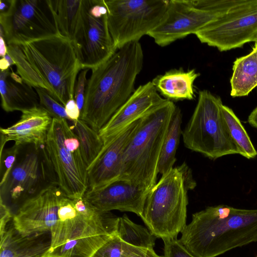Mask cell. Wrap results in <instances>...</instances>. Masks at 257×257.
Segmentation results:
<instances>
[{"mask_svg": "<svg viewBox=\"0 0 257 257\" xmlns=\"http://www.w3.org/2000/svg\"><path fill=\"white\" fill-rule=\"evenodd\" d=\"M144 53L139 41L124 45L91 69L80 119L99 132L135 90Z\"/></svg>", "mask_w": 257, "mask_h": 257, "instance_id": "obj_1", "label": "cell"}, {"mask_svg": "<svg viewBox=\"0 0 257 257\" xmlns=\"http://www.w3.org/2000/svg\"><path fill=\"white\" fill-rule=\"evenodd\" d=\"M181 233L180 241L197 257H216L257 242V209L208 206L193 214Z\"/></svg>", "mask_w": 257, "mask_h": 257, "instance_id": "obj_2", "label": "cell"}, {"mask_svg": "<svg viewBox=\"0 0 257 257\" xmlns=\"http://www.w3.org/2000/svg\"><path fill=\"white\" fill-rule=\"evenodd\" d=\"M176 107L166 99L139 119L124 149L118 179L149 189L155 185L162 145Z\"/></svg>", "mask_w": 257, "mask_h": 257, "instance_id": "obj_3", "label": "cell"}, {"mask_svg": "<svg viewBox=\"0 0 257 257\" xmlns=\"http://www.w3.org/2000/svg\"><path fill=\"white\" fill-rule=\"evenodd\" d=\"M196 186L184 163L162 175L150 189L140 217L157 238H177L186 225L188 192Z\"/></svg>", "mask_w": 257, "mask_h": 257, "instance_id": "obj_4", "label": "cell"}, {"mask_svg": "<svg viewBox=\"0 0 257 257\" xmlns=\"http://www.w3.org/2000/svg\"><path fill=\"white\" fill-rule=\"evenodd\" d=\"M20 46L49 93L65 106L69 99L74 98L76 81L82 69L74 43L55 34Z\"/></svg>", "mask_w": 257, "mask_h": 257, "instance_id": "obj_5", "label": "cell"}, {"mask_svg": "<svg viewBox=\"0 0 257 257\" xmlns=\"http://www.w3.org/2000/svg\"><path fill=\"white\" fill-rule=\"evenodd\" d=\"M55 183L72 199L88 190V167L79 140L68 120L53 118L44 146Z\"/></svg>", "mask_w": 257, "mask_h": 257, "instance_id": "obj_6", "label": "cell"}, {"mask_svg": "<svg viewBox=\"0 0 257 257\" xmlns=\"http://www.w3.org/2000/svg\"><path fill=\"white\" fill-rule=\"evenodd\" d=\"M222 105L221 98L209 91H199L193 113L182 132L186 148L212 160L239 154L223 115Z\"/></svg>", "mask_w": 257, "mask_h": 257, "instance_id": "obj_7", "label": "cell"}, {"mask_svg": "<svg viewBox=\"0 0 257 257\" xmlns=\"http://www.w3.org/2000/svg\"><path fill=\"white\" fill-rule=\"evenodd\" d=\"M109 31L116 49L136 41L162 21L169 0H103Z\"/></svg>", "mask_w": 257, "mask_h": 257, "instance_id": "obj_8", "label": "cell"}, {"mask_svg": "<svg viewBox=\"0 0 257 257\" xmlns=\"http://www.w3.org/2000/svg\"><path fill=\"white\" fill-rule=\"evenodd\" d=\"M0 14V33L7 45L58 34L47 0H8Z\"/></svg>", "mask_w": 257, "mask_h": 257, "instance_id": "obj_9", "label": "cell"}, {"mask_svg": "<svg viewBox=\"0 0 257 257\" xmlns=\"http://www.w3.org/2000/svg\"><path fill=\"white\" fill-rule=\"evenodd\" d=\"M202 43L221 52L257 39V0H244L195 34Z\"/></svg>", "mask_w": 257, "mask_h": 257, "instance_id": "obj_10", "label": "cell"}, {"mask_svg": "<svg viewBox=\"0 0 257 257\" xmlns=\"http://www.w3.org/2000/svg\"><path fill=\"white\" fill-rule=\"evenodd\" d=\"M220 16L211 10L209 0H169L162 21L148 36L158 45L165 47L195 35Z\"/></svg>", "mask_w": 257, "mask_h": 257, "instance_id": "obj_11", "label": "cell"}, {"mask_svg": "<svg viewBox=\"0 0 257 257\" xmlns=\"http://www.w3.org/2000/svg\"><path fill=\"white\" fill-rule=\"evenodd\" d=\"M118 217L95 208L84 198L74 201L64 193L59 203L58 218L51 231L50 248H56L96 227L116 224Z\"/></svg>", "mask_w": 257, "mask_h": 257, "instance_id": "obj_12", "label": "cell"}, {"mask_svg": "<svg viewBox=\"0 0 257 257\" xmlns=\"http://www.w3.org/2000/svg\"><path fill=\"white\" fill-rule=\"evenodd\" d=\"M75 48L82 69H89L117 50L109 31L103 0H86L81 35Z\"/></svg>", "mask_w": 257, "mask_h": 257, "instance_id": "obj_13", "label": "cell"}, {"mask_svg": "<svg viewBox=\"0 0 257 257\" xmlns=\"http://www.w3.org/2000/svg\"><path fill=\"white\" fill-rule=\"evenodd\" d=\"M64 192L51 184L24 201L13 215V226L23 236L50 232Z\"/></svg>", "mask_w": 257, "mask_h": 257, "instance_id": "obj_14", "label": "cell"}, {"mask_svg": "<svg viewBox=\"0 0 257 257\" xmlns=\"http://www.w3.org/2000/svg\"><path fill=\"white\" fill-rule=\"evenodd\" d=\"M44 148H36L28 153L24 158L16 164L6 180L0 185L1 198L12 202H23L43 188L42 183L46 178L47 158L43 159Z\"/></svg>", "mask_w": 257, "mask_h": 257, "instance_id": "obj_15", "label": "cell"}, {"mask_svg": "<svg viewBox=\"0 0 257 257\" xmlns=\"http://www.w3.org/2000/svg\"><path fill=\"white\" fill-rule=\"evenodd\" d=\"M166 99L160 95L152 81L138 87L98 132L103 143V148L126 127Z\"/></svg>", "mask_w": 257, "mask_h": 257, "instance_id": "obj_16", "label": "cell"}, {"mask_svg": "<svg viewBox=\"0 0 257 257\" xmlns=\"http://www.w3.org/2000/svg\"><path fill=\"white\" fill-rule=\"evenodd\" d=\"M150 189L128 180L117 179L97 190H87L84 198L102 211L117 210L141 216Z\"/></svg>", "mask_w": 257, "mask_h": 257, "instance_id": "obj_17", "label": "cell"}, {"mask_svg": "<svg viewBox=\"0 0 257 257\" xmlns=\"http://www.w3.org/2000/svg\"><path fill=\"white\" fill-rule=\"evenodd\" d=\"M139 121V119L118 134L102 149L97 158L88 167V190L100 189L119 179L124 149L134 134Z\"/></svg>", "mask_w": 257, "mask_h": 257, "instance_id": "obj_18", "label": "cell"}, {"mask_svg": "<svg viewBox=\"0 0 257 257\" xmlns=\"http://www.w3.org/2000/svg\"><path fill=\"white\" fill-rule=\"evenodd\" d=\"M22 112L20 119L14 124L1 128V135L17 146L33 144L36 148H44L53 118L40 105Z\"/></svg>", "mask_w": 257, "mask_h": 257, "instance_id": "obj_19", "label": "cell"}, {"mask_svg": "<svg viewBox=\"0 0 257 257\" xmlns=\"http://www.w3.org/2000/svg\"><path fill=\"white\" fill-rule=\"evenodd\" d=\"M86 0H47L57 34L76 45L82 30Z\"/></svg>", "mask_w": 257, "mask_h": 257, "instance_id": "obj_20", "label": "cell"}, {"mask_svg": "<svg viewBox=\"0 0 257 257\" xmlns=\"http://www.w3.org/2000/svg\"><path fill=\"white\" fill-rule=\"evenodd\" d=\"M0 236V257H42L51 245L50 232L23 236L13 225Z\"/></svg>", "mask_w": 257, "mask_h": 257, "instance_id": "obj_21", "label": "cell"}, {"mask_svg": "<svg viewBox=\"0 0 257 257\" xmlns=\"http://www.w3.org/2000/svg\"><path fill=\"white\" fill-rule=\"evenodd\" d=\"M117 224L101 226L92 229L61 246L49 248L42 257H92L115 233Z\"/></svg>", "mask_w": 257, "mask_h": 257, "instance_id": "obj_22", "label": "cell"}, {"mask_svg": "<svg viewBox=\"0 0 257 257\" xmlns=\"http://www.w3.org/2000/svg\"><path fill=\"white\" fill-rule=\"evenodd\" d=\"M11 67L1 71L0 91L2 106L6 112L24 110L40 105L34 87L24 81L18 82L10 75Z\"/></svg>", "mask_w": 257, "mask_h": 257, "instance_id": "obj_23", "label": "cell"}, {"mask_svg": "<svg viewBox=\"0 0 257 257\" xmlns=\"http://www.w3.org/2000/svg\"><path fill=\"white\" fill-rule=\"evenodd\" d=\"M199 75L194 69L187 71L174 69L157 76L152 82L168 100H192L195 96L194 82Z\"/></svg>", "mask_w": 257, "mask_h": 257, "instance_id": "obj_24", "label": "cell"}, {"mask_svg": "<svg viewBox=\"0 0 257 257\" xmlns=\"http://www.w3.org/2000/svg\"><path fill=\"white\" fill-rule=\"evenodd\" d=\"M230 78V95L233 97L248 95L257 87V47L247 55L235 59Z\"/></svg>", "mask_w": 257, "mask_h": 257, "instance_id": "obj_25", "label": "cell"}, {"mask_svg": "<svg viewBox=\"0 0 257 257\" xmlns=\"http://www.w3.org/2000/svg\"><path fill=\"white\" fill-rule=\"evenodd\" d=\"M182 119L181 110L176 106L170 120L159 158L158 171L162 175L171 170L176 162V151L182 132L181 128Z\"/></svg>", "mask_w": 257, "mask_h": 257, "instance_id": "obj_26", "label": "cell"}, {"mask_svg": "<svg viewBox=\"0 0 257 257\" xmlns=\"http://www.w3.org/2000/svg\"><path fill=\"white\" fill-rule=\"evenodd\" d=\"M115 233L124 242L138 247H152L156 237L148 228L133 222L125 214L118 217Z\"/></svg>", "mask_w": 257, "mask_h": 257, "instance_id": "obj_27", "label": "cell"}, {"mask_svg": "<svg viewBox=\"0 0 257 257\" xmlns=\"http://www.w3.org/2000/svg\"><path fill=\"white\" fill-rule=\"evenodd\" d=\"M222 111L230 136L238 148L239 154L247 159L254 158L257 156V151L239 119L230 108L223 104Z\"/></svg>", "mask_w": 257, "mask_h": 257, "instance_id": "obj_28", "label": "cell"}, {"mask_svg": "<svg viewBox=\"0 0 257 257\" xmlns=\"http://www.w3.org/2000/svg\"><path fill=\"white\" fill-rule=\"evenodd\" d=\"M73 126L88 168L99 155L103 148V143L98 132L83 120L79 119L73 123Z\"/></svg>", "mask_w": 257, "mask_h": 257, "instance_id": "obj_29", "label": "cell"}, {"mask_svg": "<svg viewBox=\"0 0 257 257\" xmlns=\"http://www.w3.org/2000/svg\"><path fill=\"white\" fill-rule=\"evenodd\" d=\"M7 48L8 54L15 62L17 74L23 81L33 87L43 88L48 91L46 84L26 59L20 46L11 44Z\"/></svg>", "mask_w": 257, "mask_h": 257, "instance_id": "obj_30", "label": "cell"}, {"mask_svg": "<svg viewBox=\"0 0 257 257\" xmlns=\"http://www.w3.org/2000/svg\"><path fill=\"white\" fill-rule=\"evenodd\" d=\"M38 94L40 105L52 116V118L69 119L67 115L64 106L52 97L45 88L34 87Z\"/></svg>", "mask_w": 257, "mask_h": 257, "instance_id": "obj_31", "label": "cell"}, {"mask_svg": "<svg viewBox=\"0 0 257 257\" xmlns=\"http://www.w3.org/2000/svg\"><path fill=\"white\" fill-rule=\"evenodd\" d=\"M20 146L15 145L13 147L1 151L0 168L1 183L2 184L7 179L11 171L17 164Z\"/></svg>", "mask_w": 257, "mask_h": 257, "instance_id": "obj_32", "label": "cell"}, {"mask_svg": "<svg viewBox=\"0 0 257 257\" xmlns=\"http://www.w3.org/2000/svg\"><path fill=\"white\" fill-rule=\"evenodd\" d=\"M124 241L115 233L98 249L92 257H120Z\"/></svg>", "mask_w": 257, "mask_h": 257, "instance_id": "obj_33", "label": "cell"}, {"mask_svg": "<svg viewBox=\"0 0 257 257\" xmlns=\"http://www.w3.org/2000/svg\"><path fill=\"white\" fill-rule=\"evenodd\" d=\"M164 257H197L177 238L163 239Z\"/></svg>", "mask_w": 257, "mask_h": 257, "instance_id": "obj_34", "label": "cell"}, {"mask_svg": "<svg viewBox=\"0 0 257 257\" xmlns=\"http://www.w3.org/2000/svg\"><path fill=\"white\" fill-rule=\"evenodd\" d=\"M89 69L84 68L79 72L75 84L74 98L81 113L85 101V94L87 83V74Z\"/></svg>", "mask_w": 257, "mask_h": 257, "instance_id": "obj_35", "label": "cell"}, {"mask_svg": "<svg viewBox=\"0 0 257 257\" xmlns=\"http://www.w3.org/2000/svg\"><path fill=\"white\" fill-rule=\"evenodd\" d=\"M120 257H162L152 247H143L132 245L124 242Z\"/></svg>", "mask_w": 257, "mask_h": 257, "instance_id": "obj_36", "label": "cell"}, {"mask_svg": "<svg viewBox=\"0 0 257 257\" xmlns=\"http://www.w3.org/2000/svg\"><path fill=\"white\" fill-rule=\"evenodd\" d=\"M1 212V227L0 235L3 234L7 229L8 223L13 219V215L10 209L3 200L1 198L0 201Z\"/></svg>", "mask_w": 257, "mask_h": 257, "instance_id": "obj_37", "label": "cell"}, {"mask_svg": "<svg viewBox=\"0 0 257 257\" xmlns=\"http://www.w3.org/2000/svg\"><path fill=\"white\" fill-rule=\"evenodd\" d=\"M65 111L69 121L73 123L80 119L81 111L79 109L74 98L69 99L65 105Z\"/></svg>", "mask_w": 257, "mask_h": 257, "instance_id": "obj_38", "label": "cell"}, {"mask_svg": "<svg viewBox=\"0 0 257 257\" xmlns=\"http://www.w3.org/2000/svg\"><path fill=\"white\" fill-rule=\"evenodd\" d=\"M15 65V62L11 56L7 54L0 60L1 71H5L11 67V66Z\"/></svg>", "mask_w": 257, "mask_h": 257, "instance_id": "obj_39", "label": "cell"}, {"mask_svg": "<svg viewBox=\"0 0 257 257\" xmlns=\"http://www.w3.org/2000/svg\"><path fill=\"white\" fill-rule=\"evenodd\" d=\"M247 121L251 126L257 128V106L249 114Z\"/></svg>", "mask_w": 257, "mask_h": 257, "instance_id": "obj_40", "label": "cell"}, {"mask_svg": "<svg viewBox=\"0 0 257 257\" xmlns=\"http://www.w3.org/2000/svg\"><path fill=\"white\" fill-rule=\"evenodd\" d=\"M8 53L7 44L2 34L0 33V56L4 57Z\"/></svg>", "mask_w": 257, "mask_h": 257, "instance_id": "obj_41", "label": "cell"}, {"mask_svg": "<svg viewBox=\"0 0 257 257\" xmlns=\"http://www.w3.org/2000/svg\"><path fill=\"white\" fill-rule=\"evenodd\" d=\"M254 46L257 47V39L256 40V41L255 42V44H254Z\"/></svg>", "mask_w": 257, "mask_h": 257, "instance_id": "obj_42", "label": "cell"}, {"mask_svg": "<svg viewBox=\"0 0 257 257\" xmlns=\"http://www.w3.org/2000/svg\"><path fill=\"white\" fill-rule=\"evenodd\" d=\"M255 257H257V256H256Z\"/></svg>", "mask_w": 257, "mask_h": 257, "instance_id": "obj_43", "label": "cell"}]
</instances>
